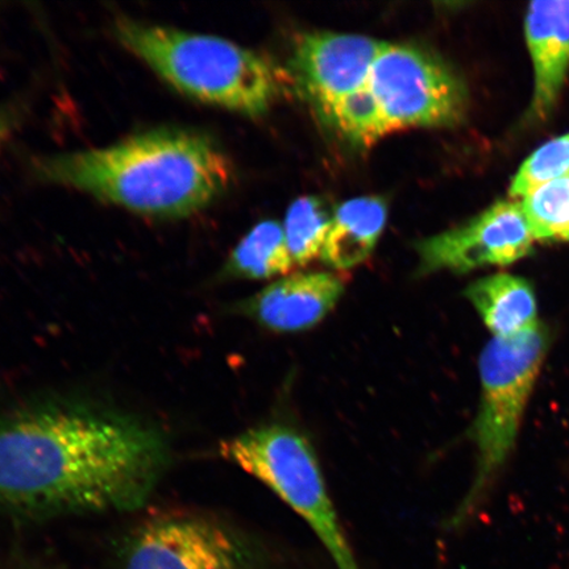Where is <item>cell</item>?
Instances as JSON below:
<instances>
[{
  "label": "cell",
  "instance_id": "obj_1",
  "mask_svg": "<svg viewBox=\"0 0 569 569\" xmlns=\"http://www.w3.org/2000/svg\"><path fill=\"white\" fill-rule=\"evenodd\" d=\"M169 462L158 427L102 403L49 398L0 416V509L21 519L138 509Z\"/></svg>",
  "mask_w": 569,
  "mask_h": 569
},
{
  "label": "cell",
  "instance_id": "obj_2",
  "mask_svg": "<svg viewBox=\"0 0 569 569\" xmlns=\"http://www.w3.org/2000/svg\"><path fill=\"white\" fill-rule=\"evenodd\" d=\"M41 181L154 218L193 216L230 188L232 167L204 134L156 128L117 144L36 159Z\"/></svg>",
  "mask_w": 569,
  "mask_h": 569
},
{
  "label": "cell",
  "instance_id": "obj_3",
  "mask_svg": "<svg viewBox=\"0 0 569 569\" xmlns=\"http://www.w3.org/2000/svg\"><path fill=\"white\" fill-rule=\"evenodd\" d=\"M112 32L161 80L198 102L260 117L283 94L280 70L229 40L127 17L113 21Z\"/></svg>",
  "mask_w": 569,
  "mask_h": 569
},
{
  "label": "cell",
  "instance_id": "obj_4",
  "mask_svg": "<svg viewBox=\"0 0 569 569\" xmlns=\"http://www.w3.org/2000/svg\"><path fill=\"white\" fill-rule=\"evenodd\" d=\"M549 346L550 331L539 322L518 336L492 338L483 347L479 358L480 407L471 431L475 478L455 523L465 522L478 507L513 452Z\"/></svg>",
  "mask_w": 569,
  "mask_h": 569
},
{
  "label": "cell",
  "instance_id": "obj_5",
  "mask_svg": "<svg viewBox=\"0 0 569 569\" xmlns=\"http://www.w3.org/2000/svg\"><path fill=\"white\" fill-rule=\"evenodd\" d=\"M226 460L281 498L316 532L337 569H360L309 440L289 426L253 427L220 445Z\"/></svg>",
  "mask_w": 569,
  "mask_h": 569
},
{
  "label": "cell",
  "instance_id": "obj_6",
  "mask_svg": "<svg viewBox=\"0 0 569 569\" xmlns=\"http://www.w3.org/2000/svg\"><path fill=\"white\" fill-rule=\"evenodd\" d=\"M113 569H262L258 553L237 531L191 511L142 518L120 538Z\"/></svg>",
  "mask_w": 569,
  "mask_h": 569
},
{
  "label": "cell",
  "instance_id": "obj_7",
  "mask_svg": "<svg viewBox=\"0 0 569 569\" xmlns=\"http://www.w3.org/2000/svg\"><path fill=\"white\" fill-rule=\"evenodd\" d=\"M368 88L390 133L458 126L468 109L461 78L439 57L415 46L386 42L373 62Z\"/></svg>",
  "mask_w": 569,
  "mask_h": 569
},
{
  "label": "cell",
  "instance_id": "obj_8",
  "mask_svg": "<svg viewBox=\"0 0 569 569\" xmlns=\"http://www.w3.org/2000/svg\"><path fill=\"white\" fill-rule=\"evenodd\" d=\"M533 239L521 203L501 201L465 224L418 244L421 272L465 273L483 267H505L526 258Z\"/></svg>",
  "mask_w": 569,
  "mask_h": 569
},
{
  "label": "cell",
  "instance_id": "obj_9",
  "mask_svg": "<svg viewBox=\"0 0 569 569\" xmlns=\"http://www.w3.org/2000/svg\"><path fill=\"white\" fill-rule=\"evenodd\" d=\"M386 42L360 34L317 32L302 36L293 56L306 94L323 113L365 88Z\"/></svg>",
  "mask_w": 569,
  "mask_h": 569
},
{
  "label": "cell",
  "instance_id": "obj_10",
  "mask_svg": "<svg viewBox=\"0 0 569 569\" xmlns=\"http://www.w3.org/2000/svg\"><path fill=\"white\" fill-rule=\"evenodd\" d=\"M346 290L345 277L298 272L270 283L239 306L241 315L277 332L309 330L336 308Z\"/></svg>",
  "mask_w": 569,
  "mask_h": 569
},
{
  "label": "cell",
  "instance_id": "obj_11",
  "mask_svg": "<svg viewBox=\"0 0 569 569\" xmlns=\"http://www.w3.org/2000/svg\"><path fill=\"white\" fill-rule=\"evenodd\" d=\"M525 36L533 74L530 117L545 120L557 104L569 71V0L531 3Z\"/></svg>",
  "mask_w": 569,
  "mask_h": 569
},
{
  "label": "cell",
  "instance_id": "obj_12",
  "mask_svg": "<svg viewBox=\"0 0 569 569\" xmlns=\"http://www.w3.org/2000/svg\"><path fill=\"white\" fill-rule=\"evenodd\" d=\"M388 219L381 197H361L341 203L333 212L320 260L336 270L358 267L372 254Z\"/></svg>",
  "mask_w": 569,
  "mask_h": 569
},
{
  "label": "cell",
  "instance_id": "obj_13",
  "mask_svg": "<svg viewBox=\"0 0 569 569\" xmlns=\"http://www.w3.org/2000/svg\"><path fill=\"white\" fill-rule=\"evenodd\" d=\"M466 297L493 338L515 337L540 322L536 293L522 277H482L469 284Z\"/></svg>",
  "mask_w": 569,
  "mask_h": 569
},
{
  "label": "cell",
  "instance_id": "obj_14",
  "mask_svg": "<svg viewBox=\"0 0 569 569\" xmlns=\"http://www.w3.org/2000/svg\"><path fill=\"white\" fill-rule=\"evenodd\" d=\"M295 267L283 226L267 220L256 226L233 249L223 274L232 279L267 280L288 276Z\"/></svg>",
  "mask_w": 569,
  "mask_h": 569
},
{
  "label": "cell",
  "instance_id": "obj_15",
  "mask_svg": "<svg viewBox=\"0 0 569 569\" xmlns=\"http://www.w3.org/2000/svg\"><path fill=\"white\" fill-rule=\"evenodd\" d=\"M333 212L319 197H303L291 203L283 232L296 267L320 259L332 223Z\"/></svg>",
  "mask_w": 569,
  "mask_h": 569
},
{
  "label": "cell",
  "instance_id": "obj_16",
  "mask_svg": "<svg viewBox=\"0 0 569 569\" xmlns=\"http://www.w3.org/2000/svg\"><path fill=\"white\" fill-rule=\"evenodd\" d=\"M536 241H569V176L518 201Z\"/></svg>",
  "mask_w": 569,
  "mask_h": 569
},
{
  "label": "cell",
  "instance_id": "obj_17",
  "mask_svg": "<svg viewBox=\"0 0 569 569\" xmlns=\"http://www.w3.org/2000/svg\"><path fill=\"white\" fill-rule=\"evenodd\" d=\"M326 118L356 144L371 146L390 133L372 91L365 88L340 99Z\"/></svg>",
  "mask_w": 569,
  "mask_h": 569
},
{
  "label": "cell",
  "instance_id": "obj_18",
  "mask_svg": "<svg viewBox=\"0 0 569 569\" xmlns=\"http://www.w3.org/2000/svg\"><path fill=\"white\" fill-rule=\"evenodd\" d=\"M569 176V133L553 138L525 160L511 181L509 196L519 201L545 184Z\"/></svg>",
  "mask_w": 569,
  "mask_h": 569
},
{
  "label": "cell",
  "instance_id": "obj_19",
  "mask_svg": "<svg viewBox=\"0 0 569 569\" xmlns=\"http://www.w3.org/2000/svg\"><path fill=\"white\" fill-rule=\"evenodd\" d=\"M17 123V113L11 109H0V152Z\"/></svg>",
  "mask_w": 569,
  "mask_h": 569
}]
</instances>
